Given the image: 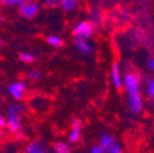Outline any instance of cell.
Returning a JSON list of instances; mask_svg holds the SVG:
<instances>
[{"instance_id":"obj_1","label":"cell","mask_w":154,"mask_h":153,"mask_svg":"<svg viewBox=\"0 0 154 153\" xmlns=\"http://www.w3.org/2000/svg\"><path fill=\"white\" fill-rule=\"evenodd\" d=\"M24 104L13 103L7 108L5 119V126L8 127L11 133L16 134L17 136L24 137L23 134V117L25 115Z\"/></svg>"},{"instance_id":"obj_2","label":"cell","mask_w":154,"mask_h":153,"mask_svg":"<svg viewBox=\"0 0 154 153\" xmlns=\"http://www.w3.org/2000/svg\"><path fill=\"white\" fill-rule=\"evenodd\" d=\"M94 34V27L89 20H80L73 28V36L78 40H89Z\"/></svg>"},{"instance_id":"obj_3","label":"cell","mask_w":154,"mask_h":153,"mask_svg":"<svg viewBox=\"0 0 154 153\" xmlns=\"http://www.w3.org/2000/svg\"><path fill=\"white\" fill-rule=\"evenodd\" d=\"M27 91H28V85L24 80H17L11 83L8 87V92H9L10 96L17 102L24 100Z\"/></svg>"},{"instance_id":"obj_4","label":"cell","mask_w":154,"mask_h":153,"mask_svg":"<svg viewBox=\"0 0 154 153\" xmlns=\"http://www.w3.org/2000/svg\"><path fill=\"white\" fill-rule=\"evenodd\" d=\"M41 10V5L36 2H26L18 5L19 15L25 19H32L38 16Z\"/></svg>"},{"instance_id":"obj_5","label":"cell","mask_w":154,"mask_h":153,"mask_svg":"<svg viewBox=\"0 0 154 153\" xmlns=\"http://www.w3.org/2000/svg\"><path fill=\"white\" fill-rule=\"evenodd\" d=\"M122 87H124L125 91L128 93L138 92L140 88L139 76L136 73L128 72L122 77Z\"/></svg>"},{"instance_id":"obj_6","label":"cell","mask_w":154,"mask_h":153,"mask_svg":"<svg viewBox=\"0 0 154 153\" xmlns=\"http://www.w3.org/2000/svg\"><path fill=\"white\" fill-rule=\"evenodd\" d=\"M128 103L131 113L134 115H138L142 110V106H143V100L140 94V91L128 93Z\"/></svg>"},{"instance_id":"obj_7","label":"cell","mask_w":154,"mask_h":153,"mask_svg":"<svg viewBox=\"0 0 154 153\" xmlns=\"http://www.w3.org/2000/svg\"><path fill=\"white\" fill-rule=\"evenodd\" d=\"M48 145L44 139L35 138L29 141L25 147V153H47Z\"/></svg>"},{"instance_id":"obj_8","label":"cell","mask_w":154,"mask_h":153,"mask_svg":"<svg viewBox=\"0 0 154 153\" xmlns=\"http://www.w3.org/2000/svg\"><path fill=\"white\" fill-rule=\"evenodd\" d=\"M71 126H72V130L69 133V141L72 142V144H75V142H78L82 137V124H80V121L76 118L72 120L71 122Z\"/></svg>"},{"instance_id":"obj_9","label":"cell","mask_w":154,"mask_h":153,"mask_svg":"<svg viewBox=\"0 0 154 153\" xmlns=\"http://www.w3.org/2000/svg\"><path fill=\"white\" fill-rule=\"evenodd\" d=\"M122 74H121L120 65L118 62H113L110 70V80L111 84L117 89H120L122 87Z\"/></svg>"},{"instance_id":"obj_10","label":"cell","mask_w":154,"mask_h":153,"mask_svg":"<svg viewBox=\"0 0 154 153\" xmlns=\"http://www.w3.org/2000/svg\"><path fill=\"white\" fill-rule=\"evenodd\" d=\"M74 45L75 48L80 54H82V55H91L93 53V47L88 42V40H78V39H75Z\"/></svg>"},{"instance_id":"obj_11","label":"cell","mask_w":154,"mask_h":153,"mask_svg":"<svg viewBox=\"0 0 154 153\" xmlns=\"http://www.w3.org/2000/svg\"><path fill=\"white\" fill-rule=\"evenodd\" d=\"M118 141L116 140V138L113 136L109 134H106V133H103L101 135V138H100V145L105 149L106 151L109 150L110 148H112Z\"/></svg>"},{"instance_id":"obj_12","label":"cell","mask_w":154,"mask_h":153,"mask_svg":"<svg viewBox=\"0 0 154 153\" xmlns=\"http://www.w3.org/2000/svg\"><path fill=\"white\" fill-rule=\"evenodd\" d=\"M79 5V0H61L59 7L65 12H72L77 9Z\"/></svg>"},{"instance_id":"obj_13","label":"cell","mask_w":154,"mask_h":153,"mask_svg":"<svg viewBox=\"0 0 154 153\" xmlns=\"http://www.w3.org/2000/svg\"><path fill=\"white\" fill-rule=\"evenodd\" d=\"M46 42L49 46H53L55 48H60L63 46V40L60 36H56V34H51L46 39Z\"/></svg>"},{"instance_id":"obj_14","label":"cell","mask_w":154,"mask_h":153,"mask_svg":"<svg viewBox=\"0 0 154 153\" xmlns=\"http://www.w3.org/2000/svg\"><path fill=\"white\" fill-rule=\"evenodd\" d=\"M55 153H72V149L64 141H58L54 145Z\"/></svg>"},{"instance_id":"obj_15","label":"cell","mask_w":154,"mask_h":153,"mask_svg":"<svg viewBox=\"0 0 154 153\" xmlns=\"http://www.w3.org/2000/svg\"><path fill=\"white\" fill-rule=\"evenodd\" d=\"M26 77H27V79H29L30 81H38V80H41L42 79L43 74H42V72L40 71V70L32 69V70L27 71Z\"/></svg>"},{"instance_id":"obj_16","label":"cell","mask_w":154,"mask_h":153,"mask_svg":"<svg viewBox=\"0 0 154 153\" xmlns=\"http://www.w3.org/2000/svg\"><path fill=\"white\" fill-rule=\"evenodd\" d=\"M19 61L23 63H26V64H30V63H33L35 57H34L33 54L28 53V52H25V53H20L18 56Z\"/></svg>"},{"instance_id":"obj_17","label":"cell","mask_w":154,"mask_h":153,"mask_svg":"<svg viewBox=\"0 0 154 153\" xmlns=\"http://www.w3.org/2000/svg\"><path fill=\"white\" fill-rule=\"evenodd\" d=\"M147 92L149 98L152 100V102L154 103V78H151L148 80L147 84Z\"/></svg>"},{"instance_id":"obj_18","label":"cell","mask_w":154,"mask_h":153,"mask_svg":"<svg viewBox=\"0 0 154 153\" xmlns=\"http://www.w3.org/2000/svg\"><path fill=\"white\" fill-rule=\"evenodd\" d=\"M61 0H44V5L48 9H55L60 5Z\"/></svg>"},{"instance_id":"obj_19","label":"cell","mask_w":154,"mask_h":153,"mask_svg":"<svg viewBox=\"0 0 154 153\" xmlns=\"http://www.w3.org/2000/svg\"><path fill=\"white\" fill-rule=\"evenodd\" d=\"M0 5L5 7H16L19 5L18 0H0Z\"/></svg>"},{"instance_id":"obj_20","label":"cell","mask_w":154,"mask_h":153,"mask_svg":"<svg viewBox=\"0 0 154 153\" xmlns=\"http://www.w3.org/2000/svg\"><path fill=\"white\" fill-rule=\"evenodd\" d=\"M107 153H123V150H122V147L117 142L112 148H110L109 150L106 151Z\"/></svg>"},{"instance_id":"obj_21","label":"cell","mask_w":154,"mask_h":153,"mask_svg":"<svg viewBox=\"0 0 154 153\" xmlns=\"http://www.w3.org/2000/svg\"><path fill=\"white\" fill-rule=\"evenodd\" d=\"M90 153H107V152H106V150L101 145H95V146H93L91 148Z\"/></svg>"},{"instance_id":"obj_22","label":"cell","mask_w":154,"mask_h":153,"mask_svg":"<svg viewBox=\"0 0 154 153\" xmlns=\"http://www.w3.org/2000/svg\"><path fill=\"white\" fill-rule=\"evenodd\" d=\"M146 67H147V69L149 70L150 72L154 74V57L149 58V59L147 60V62H146Z\"/></svg>"},{"instance_id":"obj_23","label":"cell","mask_w":154,"mask_h":153,"mask_svg":"<svg viewBox=\"0 0 154 153\" xmlns=\"http://www.w3.org/2000/svg\"><path fill=\"white\" fill-rule=\"evenodd\" d=\"M5 126V116L2 115V113L0 111V131Z\"/></svg>"},{"instance_id":"obj_24","label":"cell","mask_w":154,"mask_h":153,"mask_svg":"<svg viewBox=\"0 0 154 153\" xmlns=\"http://www.w3.org/2000/svg\"><path fill=\"white\" fill-rule=\"evenodd\" d=\"M5 47V40L2 39V36H0V50Z\"/></svg>"},{"instance_id":"obj_25","label":"cell","mask_w":154,"mask_h":153,"mask_svg":"<svg viewBox=\"0 0 154 153\" xmlns=\"http://www.w3.org/2000/svg\"><path fill=\"white\" fill-rule=\"evenodd\" d=\"M19 3H26V2H36L38 0H18Z\"/></svg>"},{"instance_id":"obj_26","label":"cell","mask_w":154,"mask_h":153,"mask_svg":"<svg viewBox=\"0 0 154 153\" xmlns=\"http://www.w3.org/2000/svg\"><path fill=\"white\" fill-rule=\"evenodd\" d=\"M47 153H49V152H47Z\"/></svg>"}]
</instances>
